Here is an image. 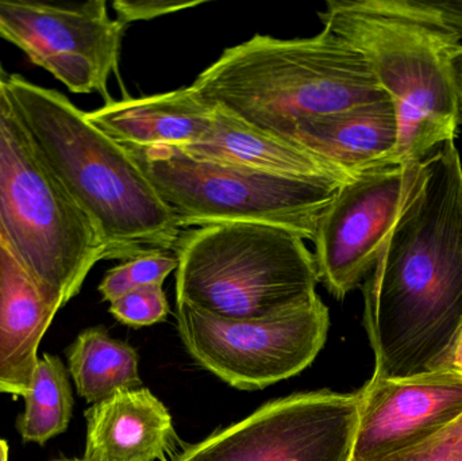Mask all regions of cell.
<instances>
[{"label": "cell", "instance_id": "obj_23", "mask_svg": "<svg viewBox=\"0 0 462 461\" xmlns=\"http://www.w3.org/2000/svg\"><path fill=\"white\" fill-rule=\"evenodd\" d=\"M371 461H462V416L418 446Z\"/></svg>", "mask_w": 462, "mask_h": 461}, {"label": "cell", "instance_id": "obj_12", "mask_svg": "<svg viewBox=\"0 0 462 461\" xmlns=\"http://www.w3.org/2000/svg\"><path fill=\"white\" fill-rule=\"evenodd\" d=\"M360 395L356 461L418 446L462 416L461 373L429 371L409 378H372Z\"/></svg>", "mask_w": 462, "mask_h": 461}, {"label": "cell", "instance_id": "obj_21", "mask_svg": "<svg viewBox=\"0 0 462 461\" xmlns=\"http://www.w3.org/2000/svg\"><path fill=\"white\" fill-rule=\"evenodd\" d=\"M170 303L162 286L132 290L110 303V313L122 324L133 327H151L170 316Z\"/></svg>", "mask_w": 462, "mask_h": 461}, {"label": "cell", "instance_id": "obj_25", "mask_svg": "<svg viewBox=\"0 0 462 461\" xmlns=\"http://www.w3.org/2000/svg\"><path fill=\"white\" fill-rule=\"evenodd\" d=\"M429 371H447L462 375V325L444 354L430 365ZM428 371V373H429Z\"/></svg>", "mask_w": 462, "mask_h": 461}, {"label": "cell", "instance_id": "obj_18", "mask_svg": "<svg viewBox=\"0 0 462 461\" xmlns=\"http://www.w3.org/2000/svg\"><path fill=\"white\" fill-rule=\"evenodd\" d=\"M69 373L79 395L99 403L116 392L140 389L138 355L124 341L114 340L105 327H91L79 335L68 352Z\"/></svg>", "mask_w": 462, "mask_h": 461}, {"label": "cell", "instance_id": "obj_27", "mask_svg": "<svg viewBox=\"0 0 462 461\" xmlns=\"http://www.w3.org/2000/svg\"><path fill=\"white\" fill-rule=\"evenodd\" d=\"M460 124H462V60L460 65Z\"/></svg>", "mask_w": 462, "mask_h": 461}, {"label": "cell", "instance_id": "obj_11", "mask_svg": "<svg viewBox=\"0 0 462 461\" xmlns=\"http://www.w3.org/2000/svg\"><path fill=\"white\" fill-rule=\"evenodd\" d=\"M126 24L108 15L105 0L81 5L0 2V37L70 92H97L106 103L108 78L118 73Z\"/></svg>", "mask_w": 462, "mask_h": 461}, {"label": "cell", "instance_id": "obj_28", "mask_svg": "<svg viewBox=\"0 0 462 461\" xmlns=\"http://www.w3.org/2000/svg\"><path fill=\"white\" fill-rule=\"evenodd\" d=\"M59 461H86V460H59Z\"/></svg>", "mask_w": 462, "mask_h": 461}, {"label": "cell", "instance_id": "obj_22", "mask_svg": "<svg viewBox=\"0 0 462 461\" xmlns=\"http://www.w3.org/2000/svg\"><path fill=\"white\" fill-rule=\"evenodd\" d=\"M379 3L391 13L456 32L462 37V2L379 0Z\"/></svg>", "mask_w": 462, "mask_h": 461}, {"label": "cell", "instance_id": "obj_2", "mask_svg": "<svg viewBox=\"0 0 462 461\" xmlns=\"http://www.w3.org/2000/svg\"><path fill=\"white\" fill-rule=\"evenodd\" d=\"M5 84L43 161L97 230L106 260L176 248L175 214L121 143L61 92L21 75H7Z\"/></svg>", "mask_w": 462, "mask_h": 461}, {"label": "cell", "instance_id": "obj_10", "mask_svg": "<svg viewBox=\"0 0 462 461\" xmlns=\"http://www.w3.org/2000/svg\"><path fill=\"white\" fill-rule=\"evenodd\" d=\"M423 175V161L387 165L339 187L312 241L320 281L337 300L368 278Z\"/></svg>", "mask_w": 462, "mask_h": 461}, {"label": "cell", "instance_id": "obj_3", "mask_svg": "<svg viewBox=\"0 0 462 461\" xmlns=\"http://www.w3.org/2000/svg\"><path fill=\"white\" fill-rule=\"evenodd\" d=\"M189 88L282 138L300 122L390 99L363 53L326 27L293 40L255 34L225 49Z\"/></svg>", "mask_w": 462, "mask_h": 461}, {"label": "cell", "instance_id": "obj_6", "mask_svg": "<svg viewBox=\"0 0 462 461\" xmlns=\"http://www.w3.org/2000/svg\"><path fill=\"white\" fill-rule=\"evenodd\" d=\"M176 302L226 319H265L318 297L314 252L291 230L214 224L181 233Z\"/></svg>", "mask_w": 462, "mask_h": 461}, {"label": "cell", "instance_id": "obj_24", "mask_svg": "<svg viewBox=\"0 0 462 461\" xmlns=\"http://www.w3.org/2000/svg\"><path fill=\"white\" fill-rule=\"evenodd\" d=\"M205 0H116L113 7L116 11V19L127 26L132 22L152 21L168 14L198 7Z\"/></svg>", "mask_w": 462, "mask_h": 461}, {"label": "cell", "instance_id": "obj_26", "mask_svg": "<svg viewBox=\"0 0 462 461\" xmlns=\"http://www.w3.org/2000/svg\"><path fill=\"white\" fill-rule=\"evenodd\" d=\"M0 461H8V446L0 438Z\"/></svg>", "mask_w": 462, "mask_h": 461}, {"label": "cell", "instance_id": "obj_16", "mask_svg": "<svg viewBox=\"0 0 462 461\" xmlns=\"http://www.w3.org/2000/svg\"><path fill=\"white\" fill-rule=\"evenodd\" d=\"M57 310L32 276L0 243V392L26 397L38 346Z\"/></svg>", "mask_w": 462, "mask_h": 461}, {"label": "cell", "instance_id": "obj_14", "mask_svg": "<svg viewBox=\"0 0 462 461\" xmlns=\"http://www.w3.org/2000/svg\"><path fill=\"white\" fill-rule=\"evenodd\" d=\"M86 419V461H164L175 446L170 411L143 387L95 403Z\"/></svg>", "mask_w": 462, "mask_h": 461}, {"label": "cell", "instance_id": "obj_4", "mask_svg": "<svg viewBox=\"0 0 462 461\" xmlns=\"http://www.w3.org/2000/svg\"><path fill=\"white\" fill-rule=\"evenodd\" d=\"M323 27L357 49L393 102V165L422 162L460 126L462 37L385 10L379 0H328Z\"/></svg>", "mask_w": 462, "mask_h": 461}, {"label": "cell", "instance_id": "obj_1", "mask_svg": "<svg viewBox=\"0 0 462 461\" xmlns=\"http://www.w3.org/2000/svg\"><path fill=\"white\" fill-rule=\"evenodd\" d=\"M423 168L417 194L363 284L374 379L428 373L462 325V164L455 141Z\"/></svg>", "mask_w": 462, "mask_h": 461}, {"label": "cell", "instance_id": "obj_19", "mask_svg": "<svg viewBox=\"0 0 462 461\" xmlns=\"http://www.w3.org/2000/svg\"><path fill=\"white\" fill-rule=\"evenodd\" d=\"M24 401L26 410L18 421L23 441L42 446L67 430L72 419L73 395L67 368L59 357L43 355L38 359Z\"/></svg>", "mask_w": 462, "mask_h": 461}, {"label": "cell", "instance_id": "obj_15", "mask_svg": "<svg viewBox=\"0 0 462 461\" xmlns=\"http://www.w3.org/2000/svg\"><path fill=\"white\" fill-rule=\"evenodd\" d=\"M213 111L189 86L113 100L86 114L91 124L121 145L184 148L205 137L213 124Z\"/></svg>", "mask_w": 462, "mask_h": 461}, {"label": "cell", "instance_id": "obj_20", "mask_svg": "<svg viewBox=\"0 0 462 461\" xmlns=\"http://www.w3.org/2000/svg\"><path fill=\"white\" fill-rule=\"evenodd\" d=\"M178 257L171 252H151L127 260L108 271L99 284L103 300L114 302L132 290L162 286L165 279L178 270Z\"/></svg>", "mask_w": 462, "mask_h": 461}, {"label": "cell", "instance_id": "obj_13", "mask_svg": "<svg viewBox=\"0 0 462 461\" xmlns=\"http://www.w3.org/2000/svg\"><path fill=\"white\" fill-rule=\"evenodd\" d=\"M282 138L355 178L393 165L399 138L398 121L393 102L385 99L300 122Z\"/></svg>", "mask_w": 462, "mask_h": 461}, {"label": "cell", "instance_id": "obj_8", "mask_svg": "<svg viewBox=\"0 0 462 461\" xmlns=\"http://www.w3.org/2000/svg\"><path fill=\"white\" fill-rule=\"evenodd\" d=\"M178 327L189 355L239 390H260L306 370L328 340L330 313L319 295L282 316L226 319L178 303Z\"/></svg>", "mask_w": 462, "mask_h": 461}, {"label": "cell", "instance_id": "obj_5", "mask_svg": "<svg viewBox=\"0 0 462 461\" xmlns=\"http://www.w3.org/2000/svg\"><path fill=\"white\" fill-rule=\"evenodd\" d=\"M0 65V243L57 311L80 292L106 248L35 148Z\"/></svg>", "mask_w": 462, "mask_h": 461}, {"label": "cell", "instance_id": "obj_7", "mask_svg": "<svg viewBox=\"0 0 462 461\" xmlns=\"http://www.w3.org/2000/svg\"><path fill=\"white\" fill-rule=\"evenodd\" d=\"M122 146L180 227L272 225L314 241L323 213L342 186L199 159L176 146Z\"/></svg>", "mask_w": 462, "mask_h": 461}, {"label": "cell", "instance_id": "obj_9", "mask_svg": "<svg viewBox=\"0 0 462 461\" xmlns=\"http://www.w3.org/2000/svg\"><path fill=\"white\" fill-rule=\"evenodd\" d=\"M360 405V392L293 394L171 461H350Z\"/></svg>", "mask_w": 462, "mask_h": 461}, {"label": "cell", "instance_id": "obj_17", "mask_svg": "<svg viewBox=\"0 0 462 461\" xmlns=\"http://www.w3.org/2000/svg\"><path fill=\"white\" fill-rule=\"evenodd\" d=\"M183 151L199 159L238 165L272 175L344 184L349 176L336 165L284 138L261 132L222 107L202 140Z\"/></svg>", "mask_w": 462, "mask_h": 461}]
</instances>
